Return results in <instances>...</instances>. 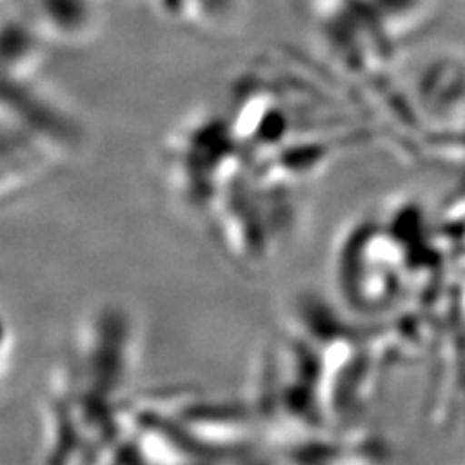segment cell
Instances as JSON below:
<instances>
[{
    "mask_svg": "<svg viewBox=\"0 0 465 465\" xmlns=\"http://www.w3.org/2000/svg\"><path fill=\"white\" fill-rule=\"evenodd\" d=\"M173 22L200 32H222L235 25L242 0H153Z\"/></svg>",
    "mask_w": 465,
    "mask_h": 465,
    "instance_id": "2",
    "label": "cell"
},
{
    "mask_svg": "<svg viewBox=\"0 0 465 465\" xmlns=\"http://www.w3.org/2000/svg\"><path fill=\"white\" fill-rule=\"evenodd\" d=\"M22 16L49 41L80 43L90 39L99 24L95 0H22Z\"/></svg>",
    "mask_w": 465,
    "mask_h": 465,
    "instance_id": "1",
    "label": "cell"
}]
</instances>
